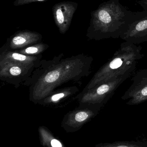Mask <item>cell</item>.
<instances>
[{
    "instance_id": "14",
    "label": "cell",
    "mask_w": 147,
    "mask_h": 147,
    "mask_svg": "<svg viewBox=\"0 0 147 147\" xmlns=\"http://www.w3.org/2000/svg\"><path fill=\"white\" fill-rule=\"evenodd\" d=\"M49 47L47 44L40 42L15 51L28 56H38L42 54Z\"/></svg>"
},
{
    "instance_id": "2",
    "label": "cell",
    "mask_w": 147,
    "mask_h": 147,
    "mask_svg": "<svg viewBox=\"0 0 147 147\" xmlns=\"http://www.w3.org/2000/svg\"><path fill=\"white\" fill-rule=\"evenodd\" d=\"M145 12H131L118 0L107 1L91 13L86 36L90 40H96L121 38Z\"/></svg>"
},
{
    "instance_id": "6",
    "label": "cell",
    "mask_w": 147,
    "mask_h": 147,
    "mask_svg": "<svg viewBox=\"0 0 147 147\" xmlns=\"http://www.w3.org/2000/svg\"><path fill=\"white\" fill-rule=\"evenodd\" d=\"M100 111L96 108L79 106L65 115L61 127L67 133L77 132L95 117Z\"/></svg>"
},
{
    "instance_id": "8",
    "label": "cell",
    "mask_w": 147,
    "mask_h": 147,
    "mask_svg": "<svg viewBox=\"0 0 147 147\" xmlns=\"http://www.w3.org/2000/svg\"><path fill=\"white\" fill-rule=\"evenodd\" d=\"M79 92V87L77 86L58 88L37 104L47 108L62 109L77 99Z\"/></svg>"
},
{
    "instance_id": "10",
    "label": "cell",
    "mask_w": 147,
    "mask_h": 147,
    "mask_svg": "<svg viewBox=\"0 0 147 147\" xmlns=\"http://www.w3.org/2000/svg\"><path fill=\"white\" fill-rule=\"evenodd\" d=\"M42 39V35L39 33L28 30L19 31L8 39L2 48L7 51H15L34 44L40 43Z\"/></svg>"
},
{
    "instance_id": "11",
    "label": "cell",
    "mask_w": 147,
    "mask_h": 147,
    "mask_svg": "<svg viewBox=\"0 0 147 147\" xmlns=\"http://www.w3.org/2000/svg\"><path fill=\"white\" fill-rule=\"evenodd\" d=\"M120 38L135 45L147 42V11L131 24Z\"/></svg>"
},
{
    "instance_id": "5",
    "label": "cell",
    "mask_w": 147,
    "mask_h": 147,
    "mask_svg": "<svg viewBox=\"0 0 147 147\" xmlns=\"http://www.w3.org/2000/svg\"><path fill=\"white\" fill-rule=\"evenodd\" d=\"M38 66L14 63H0V79L18 88L28 80Z\"/></svg>"
},
{
    "instance_id": "3",
    "label": "cell",
    "mask_w": 147,
    "mask_h": 147,
    "mask_svg": "<svg viewBox=\"0 0 147 147\" xmlns=\"http://www.w3.org/2000/svg\"><path fill=\"white\" fill-rule=\"evenodd\" d=\"M141 46L125 42L112 58L95 73L83 91L90 90L101 83L127 75H132L138 62L144 57Z\"/></svg>"
},
{
    "instance_id": "16",
    "label": "cell",
    "mask_w": 147,
    "mask_h": 147,
    "mask_svg": "<svg viewBox=\"0 0 147 147\" xmlns=\"http://www.w3.org/2000/svg\"><path fill=\"white\" fill-rule=\"evenodd\" d=\"M45 0H16L14 2L15 6L23 5V4L29 3H30L35 2L37 1H42Z\"/></svg>"
},
{
    "instance_id": "9",
    "label": "cell",
    "mask_w": 147,
    "mask_h": 147,
    "mask_svg": "<svg viewBox=\"0 0 147 147\" xmlns=\"http://www.w3.org/2000/svg\"><path fill=\"white\" fill-rule=\"evenodd\" d=\"M77 7V4L72 2H63L54 6L53 13L55 24L62 34L69 29Z\"/></svg>"
},
{
    "instance_id": "4",
    "label": "cell",
    "mask_w": 147,
    "mask_h": 147,
    "mask_svg": "<svg viewBox=\"0 0 147 147\" xmlns=\"http://www.w3.org/2000/svg\"><path fill=\"white\" fill-rule=\"evenodd\" d=\"M132 75H127L101 83L77 95L79 107H91L101 110L112 97L117 89Z\"/></svg>"
},
{
    "instance_id": "15",
    "label": "cell",
    "mask_w": 147,
    "mask_h": 147,
    "mask_svg": "<svg viewBox=\"0 0 147 147\" xmlns=\"http://www.w3.org/2000/svg\"><path fill=\"white\" fill-rule=\"evenodd\" d=\"M94 147H147L146 141H117L113 143H101L95 145Z\"/></svg>"
},
{
    "instance_id": "17",
    "label": "cell",
    "mask_w": 147,
    "mask_h": 147,
    "mask_svg": "<svg viewBox=\"0 0 147 147\" xmlns=\"http://www.w3.org/2000/svg\"><path fill=\"white\" fill-rule=\"evenodd\" d=\"M140 3L142 5L145 11H147V0H142L140 1Z\"/></svg>"
},
{
    "instance_id": "12",
    "label": "cell",
    "mask_w": 147,
    "mask_h": 147,
    "mask_svg": "<svg viewBox=\"0 0 147 147\" xmlns=\"http://www.w3.org/2000/svg\"><path fill=\"white\" fill-rule=\"evenodd\" d=\"M42 58V54L38 56H28L17 52L7 51L2 47L0 52V63H14L28 65H39Z\"/></svg>"
},
{
    "instance_id": "13",
    "label": "cell",
    "mask_w": 147,
    "mask_h": 147,
    "mask_svg": "<svg viewBox=\"0 0 147 147\" xmlns=\"http://www.w3.org/2000/svg\"><path fill=\"white\" fill-rule=\"evenodd\" d=\"M41 145L43 147H66L59 138L45 126H40L38 129Z\"/></svg>"
},
{
    "instance_id": "1",
    "label": "cell",
    "mask_w": 147,
    "mask_h": 147,
    "mask_svg": "<svg viewBox=\"0 0 147 147\" xmlns=\"http://www.w3.org/2000/svg\"><path fill=\"white\" fill-rule=\"evenodd\" d=\"M58 55L56 61L30 86L29 100L35 104L68 82L82 84L81 80L91 72L93 58L83 53L64 59Z\"/></svg>"
},
{
    "instance_id": "7",
    "label": "cell",
    "mask_w": 147,
    "mask_h": 147,
    "mask_svg": "<svg viewBox=\"0 0 147 147\" xmlns=\"http://www.w3.org/2000/svg\"><path fill=\"white\" fill-rule=\"evenodd\" d=\"M132 84L121 98L128 105H137L147 100V69L138 71L132 78Z\"/></svg>"
}]
</instances>
